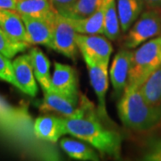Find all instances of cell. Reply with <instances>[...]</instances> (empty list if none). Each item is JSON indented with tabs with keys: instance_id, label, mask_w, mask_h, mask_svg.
<instances>
[{
	"instance_id": "10",
	"label": "cell",
	"mask_w": 161,
	"mask_h": 161,
	"mask_svg": "<svg viewBox=\"0 0 161 161\" xmlns=\"http://www.w3.org/2000/svg\"><path fill=\"white\" fill-rule=\"evenodd\" d=\"M132 55V50L131 49H121L115 54L110 65V80L117 96L123 94L127 85L131 69Z\"/></svg>"
},
{
	"instance_id": "12",
	"label": "cell",
	"mask_w": 161,
	"mask_h": 161,
	"mask_svg": "<svg viewBox=\"0 0 161 161\" xmlns=\"http://www.w3.org/2000/svg\"><path fill=\"white\" fill-rule=\"evenodd\" d=\"M12 63L19 90L31 97H35L38 93V85L29 54L18 56Z\"/></svg>"
},
{
	"instance_id": "15",
	"label": "cell",
	"mask_w": 161,
	"mask_h": 161,
	"mask_svg": "<svg viewBox=\"0 0 161 161\" xmlns=\"http://www.w3.org/2000/svg\"><path fill=\"white\" fill-rule=\"evenodd\" d=\"M35 78L44 92L51 91L50 61L39 47L31 48L29 53Z\"/></svg>"
},
{
	"instance_id": "11",
	"label": "cell",
	"mask_w": 161,
	"mask_h": 161,
	"mask_svg": "<svg viewBox=\"0 0 161 161\" xmlns=\"http://www.w3.org/2000/svg\"><path fill=\"white\" fill-rule=\"evenodd\" d=\"M33 132L37 138L56 143L62 136L67 134L64 117L54 115H42L36 118Z\"/></svg>"
},
{
	"instance_id": "18",
	"label": "cell",
	"mask_w": 161,
	"mask_h": 161,
	"mask_svg": "<svg viewBox=\"0 0 161 161\" xmlns=\"http://www.w3.org/2000/svg\"><path fill=\"white\" fill-rule=\"evenodd\" d=\"M60 147L71 158L81 161H98L99 156L92 145L81 140L63 138L60 141Z\"/></svg>"
},
{
	"instance_id": "9",
	"label": "cell",
	"mask_w": 161,
	"mask_h": 161,
	"mask_svg": "<svg viewBox=\"0 0 161 161\" xmlns=\"http://www.w3.org/2000/svg\"><path fill=\"white\" fill-rule=\"evenodd\" d=\"M57 12H55L52 16L47 18L32 17L21 14L27 31L30 45H42L49 48L51 47L54 17Z\"/></svg>"
},
{
	"instance_id": "8",
	"label": "cell",
	"mask_w": 161,
	"mask_h": 161,
	"mask_svg": "<svg viewBox=\"0 0 161 161\" xmlns=\"http://www.w3.org/2000/svg\"><path fill=\"white\" fill-rule=\"evenodd\" d=\"M101 35L76 33L75 41L82 57H88L98 63L109 64L113 47L109 39Z\"/></svg>"
},
{
	"instance_id": "21",
	"label": "cell",
	"mask_w": 161,
	"mask_h": 161,
	"mask_svg": "<svg viewBox=\"0 0 161 161\" xmlns=\"http://www.w3.org/2000/svg\"><path fill=\"white\" fill-rule=\"evenodd\" d=\"M146 99L153 105L161 104V64L140 87Z\"/></svg>"
},
{
	"instance_id": "25",
	"label": "cell",
	"mask_w": 161,
	"mask_h": 161,
	"mask_svg": "<svg viewBox=\"0 0 161 161\" xmlns=\"http://www.w3.org/2000/svg\"><path fill=\"white\" fill-rule=\"evenodd\" d=\"M76 1L77 0H50L54 9L63 15H65L73 8Z\"/></svg>"
},
{
	"instance_id": "24",
	"label": "cell",
	"mask_w": 161,
	"mask_h": 161,
	"mask_svg": "<svg viewBox=\"0 0 161 161\" xmlns=\"http://www.w3.org/2000/svg\"><path fill=\"white\" fill-rule=\"evenodd\" d=\"M0 80L6 81L12 84L13 86L19 89V83L15 78L13 63L10 61V58H6L3 54L0 53Z\"/></svg>"
},
{
	"instance_id": "17",
	"label": "cell",
	"mask_w": 161,
	"mask_h": 161,
	"mask_svg": "<svg viewBox=\"0 0 161 161\" xmlns=\"http://www.w3.org/2000/svg\"><path fill=\"white\" fill-rule=\"evenodd\" d=\"M144 0H116V8L120 20L121 31L124 33L128 31L143 12Z\"/></svg>"
},
{
	"instance_id": "14",
	"label": "cell",
	"mask_w": 161,
	"mask_h": 161,
	"mask_svg": "<svg viewBox=\"0 0 161 161\" xmlns=\"http://www.w3.org/2000/svg\"><path fill=\"white\" fill-rule=\"evenodd\" d=\"M0 27L12 40L29 44L23 18L17 11L0 9Z\"/></svg>"
},
{
	"instance_id": "3",
	"label": "cell",
	"mask_w": 161,
	"mask_h": 161,
	"mask_svg": "<svg viewBox=\"0 0 161 161\" xmlns=\"http://www.w3.org/2000/svg\"><path fill=\"white\" fill-rule=\"evenodd\" d=\"M160 64L161 37H156L132 50L131 69L126 87L142 86Z\"/></svg>"
},
{
	"instance_id": "1",
	"label": "cell",
	"mask_w": 161,
	"mask_h": 161,
	"mask_svg": "<svg viewBox=\"0 0 161 161\" xmlns=\"http://www.w3.org/2000/svg\"><path fill=\"white\" fill-rule=\"evenodd\" d=\"M88 99L83 100V110L79 115L64 117L67 134L81 140L99 152L119 158L122 150V138L117 132L103 126L94 115L87 113Z\"/></svg>"
},
{
	"instance_id": "22",
	"label": "cell",
	"mask_w": 161,
	"mask_h": 161,
	"mask_svg": "<svg viewBox=\"0 0 161 161\" xmlns=\"http://www.w3.org/2000/svg\"><path fill=\"white\" fill-rule=\"evenodd\" d=\"M105 0H77L64 16L72 19H83L90 16L103 5Z\"/></svg>"
},
{
	"instance_id": "4",
	"label": "cell",
	"mask_w": 161,
	"mask_h": 161,
	"mask_svg": "<svg viewBox=\"0 0 161 161\" xmlns=\"http://www.w3.org/2000/svg\"><path fill=\"white\" fill-rule=\"evenodd\" d=\"M160 34V7L149 8L142 13L140 17L128 31L125 40V47L127 49L132 50Z\"/></svg>"
},
{
	"instance_id": "27",
	"label": "cell",
	"mask_w": 161,
	"mask_h": 161,
	"mask_svg": "<svg viewBox=\"0 0 161 161\" xmlns=\"http://www.w3.org/2000/svg\"><path fill=\"white\" fill-rule=\"evenodd\" d=\"M18 0H0V9L16 10Z\"/></svg>"
},
{
	"instance_id": "26",
	"label": "cell",
	"mask_w": 161,
	"mask_h": 161,
	"mask_svg": "<svg viewBox=\"0 0 161 161\" xmlns=\"http://www.w3.org/2000/svg\"><path fill=\"white\" fill-rule=\"evenodd\" d=\"M144 160L161 161V143H157L152 147L144 156Z\"/></svg>"
},
{
	"instance_id": "13",
	"label": "cell",
	"mask_w": 161,
	"mask_h": 161,
	"mask_svg": "<svg viewBox=\"0 0 161 161\" xmlns=\"http://www.w3.org/2000/svg\"><path fill=\"white\" fill-rule=\"evenodd\" d=\"M51 91L63 93H78L77 75L72 66L58 62L54 63Z\"/></svg>"
},
{
	"instance_id": "7",
	"label": "cell",
	"mask_w": 161,
	"mask_h": 161,
	"mask_svg": "<svg viewBox=\"0 0 161 161\" xmlns=\"http://www.w3.org/2000/svg\"><path fill=\"white\" fill-rule=\"evenodd\" d=\"M86 64L90 82L98 98V113L100 118L108 119L106 95L108 89V64L98 63L88 57H82Z\"/></svg>"
},
{
	"instance_id": "6",
	"label": "cell",
	"mask_w": 161,
	"mask_h": 161,
	"mask_svg": "<svg viewBox=\"0 0 161 161\" xmlns=\"http://www.w3.org/2000/svg\"><path fill=\"white\" fill-rule=\"evenodd\" d=\"M42 112H54L64 117L79 115L83 110V101L79 106L78 93H63L49 91L44 92V97L40 105Z\"/></svg>"
},
{
	"instance_id": "5",
	"label": "cell",
	"mask_w": 161,
	"mask_h": 161,
	"mask_svg": "<svg viewBox=\"0 0 161 161\" xmlns=\"http://www.w3.org/2000/svg\"><path fill=\"white\" fill-rule=\"evenodd\" d=\"M76 33L69 18L57 12L54 17V31L50 48L66 58L75 59L79 50L75 41Z\"/></svg>"
},
{
	"instance_id": "20",
	"label": "cell",
	"mask_w": 161,
	"mask_h": 161,
	"mask_svg": "<svg viewBox=\"0 0 161 161\" xmlns=\"http://www.w3.org/2000/svg\"><path fill=\"white\" fill-rule=\"evenodd\" d=\"M120 32L121 25L116 8V0H107L103 35L110 40H116L120 36Z\"/></svg>"
},
{
	"instance_id": "2",
	"label": "cell",
	"mask_w": 161,
	"mask_h": 161,
	"mask_svg": "<svg viewBox=\"0 0 161 161\" xmlns=\"http://www.w3.org/2000/svg\"><path fill=\"white\" fill-rule=\"evenodd\" d=\"M117 113L124 125L146 131L161 122V104H150L140 87H126L117 103Z\"/></svg>"
},
{
	"instance_id": "28",
	"label": "cell",
	"mask_w": 161,
	"mask_h": 161,
	"mask_svg": "<svg viewBox=\"0 0 161 161\" xmlns=\"http://www.w3.org/2000/svg\"><path fill=\"white\" fill-rule=\"evenodd\" d=\"M145 5L149 6V8L161 7V0H144Z\"/></svg>"
},
{
	"instance_id": "23",
	"label": "cell",
	"mask_w": 161,
	"mask_h": 161,
	"mask_svg": "<svg viewBox=\"0 0 161 161\" xmlns=\"http://www.w3.org/2000/svg\"><path fill=\"white\" fill-rule=\"evenodd\" d=\"M30 44L25 42H18L12 40L0 27V53L6 58H13L19 53L25 51Z\"/></svg>"
},
{
	"instance_id": "16",
	"label": "cell",
	"mask_w": 161,
	"mask_h": 161,
	"mask_svg": "<svg viewBox=\"0 0 161 161\" xmlns=\"http://www.w3.org/2000/svg\"><path fill=\"white\" fill-rule=\"evenodd\" d=\"M107 0L95 13L83 19L69 18L70 23L75 31L80 34H102L104 33V18Z\"/></svg>"
},
{
	"instance_id": "19",
	"label": "cell",
	"mask_w": 161,
	"mask_h": 161,
	"mask_svg": "<svg viewBox=\"0 0 161 161\" xmlns=\"http://www.w3.org/2000/svg\"><path fill=\"white\" fill-rule=\"evenodd\" d=\"M20 14L32 17L47 18L57 11L50 0H18L16 10Z\"/></svg>"
}]
</instances>
